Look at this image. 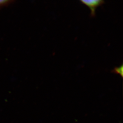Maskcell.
Segmentation results:
<instances>
[{
  "label": "cell",
  "instance_id": "obj_1",
  "mask_svg": "<svg viewBox=\"0 0 123 123\" xmlns=\"http://www.w3.org/2000/svg\"><path fill=\"white\" fill-rule=\"evenodd\" d=\"M82 3L88 6L91 9V17L95 16V11L96 8L105 3L103 0H80Z\"/></svg>",
  "mask_w": 123,
  "mask_h": 123
},
{
  "label": "cell",
  "instance_id": "obj_3",
  "mask_svg": "<svg viewBox=\"0 0 123 123\" xmlns=\"http://www.w3.org/2000/svg\"><path fill=\"white\" fill-rule=\"evenodd\" d=\"M14 2V1L13 0H0V8L4 6H8V5H9Z\"/></svg>",
  "mask_w": 123,
  "mask_h": 123
},
{
  "label": "cell",
  "instance_id": "obj_2",
  "mask_svg": "<svg viewBox=\"0 0 123 123\" xmlns=\"http://www.w3.org/2000/svg\"><path fill=\"white\" fill-rule=\"evenodd\" d=\"M123 66L122 64L121 66H120L119 67H116L112 71H111V72L113 73H115V74H120L122 77L123 74Z\"/></svg>",
  "mask_w": 123,
  "mask_h": 123
}]
</instances>
